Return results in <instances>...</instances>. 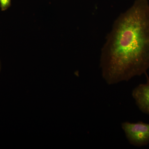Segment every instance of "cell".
<instances>
[{
	"instance_id": "obj_2",
	"label": "cell",
	"mask_w": 149,
	"mask_h": 149,
	"mask_svg": "<svg viewBox=\"0 0 149 149\" xmlns=\"http://www.w3.org/2000/svg\"><path fill=\"white\" fill-rule=\"evenodd\" d=\"M121 127L131 145L141 147L149 144V123L142 121L136 123L124 122L121 124Z\"/></svg>"
},
{
	"instance_id": "obj_4",
	"label": "cell",
	"mask_w": 149,
	"mask_h": 149,
	"mask_svg": "<svg viewBox=\"0 0 149 149\" xmlns=\"http://www.w3.org/2000/svg\"><path fill=\"white\" fill-rule=\"evenodd\" d=\"M10 6L11 0H0V8L2 11L7 10Z\"/></svg>"
},
{
	"instance_id": "obj_1",
	"label": "cell",
	"mask_w": 149,
	"mask_h": 149,
	"mask_svg": "<svg viewBox=\"0 0 149 149\" xmlns=\"http://www.w3.org/2000/svg\"><path fill=\"white\" fill-rule=\"evenodd\" d=\"M101 50L100 67L107 84L128 81L149 69V3L136 0L115 20Z\"/></svg>"
},
{
	"instance_id": "obj_5",
	"label": "cell",
	"mask_w": 149,
	"mask_h": 149,
	"mask_svg": "<svg viewBox=\"0 0 149 149\" xmlns=\"http://www.w3.org/2000/svg\"><path fill=\"white\" fill-rule=\"evenodd\" d=\"M1 62H0V71H1Z\"/></svg>"
},
{
	"instance_id": "obj_3",
	"label": "cell",
	"mask_w": 149,
	"mask_h": 149,
	"mask_svg": "<svg viewBox=\"0 0 149 149\" xmlns=\"http://www.w3.org/2000/svg\"><path fill=\"white\" fill-rule=\"evenodd\" d=\"M147 82L133 89L132 95L136 105L142 112L149 115V77L147 72Z\"/></svg>"
}]
</instances>
